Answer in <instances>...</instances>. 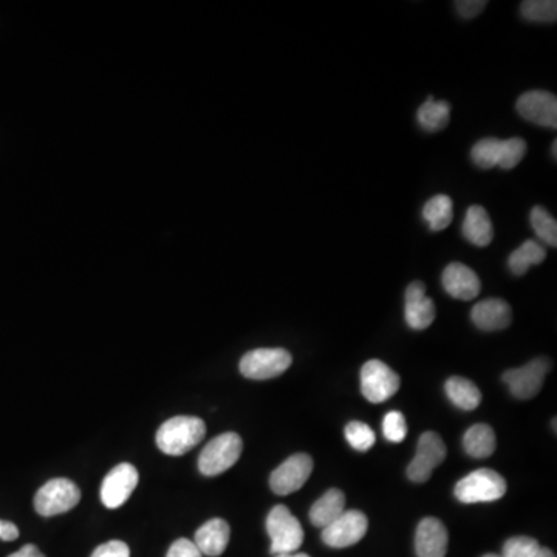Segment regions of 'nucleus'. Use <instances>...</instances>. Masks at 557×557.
I'll return each mask as SVG.
<instances>
[{
    "label": "nucleus",
    "instance_id": "nucleus-1",
    "mask_svg": "<svg viewBox=\"0 0 557 557\" xmlns=\"http://www.w3.org/2000/svg\"><path fill=\"white\" fill-rule=\"evenodd\" d=\"M205 435L206 424L202 418L178 415L161 424L155 440L163 454L178 457L199 445Z\"/></svg>",
    "mask_w": 557,
    "mask_h": 557
},
{
    "label": "nucleus",
    "instance_id": "nucleus-2",
    "mask_svg": "<svg viewBox=\"0 0 557 557\" xmlns=\"http://www.w3.org/2000/svg\"><path fill=\"white\" fill-rule=\"evenodd\" d=\"M454 494L458 502L466 505L496 502L505 496L506 482L493 469H477L455 485Z\"/></svg>",
    "mask_w": 557,
    "mask_h": 557
},
{
    "label": "nucleus",
    "instance_id": "nucleus-3",
    "mask_svg": "<svg viewBox=\"0 0 557 557\" xmlns=\"http://www.w3.org/2000/svg\"><path fill=\"white\" fill-rule=\"evenodd\" d=\"M267 533L271 539L270 553H296L304 544V528L287 506L277 505L267 517Z\"/></svg>",
    "mask_w": 557,
    "mask_h": 557
},
{
    "label": "nucleus",
    "instance_id": "nucleus-4",
    "mask_svg": "<svg viewBox=\"0 0 557 557\" xmlns=\"http://www.w3.org/2000/svg\"><path fill=\"white\" fill-rule=\"evenodd\" d=\"M243 451V441L236 432L212 438L199 457V471L206 477L222 474L233 468Z\"/></svg>",
    "mask_w": 557,
    "mask_h": 557
},
{
    "label": "nucleus",
    "instance_id": "nucleus-5",
    "mask_svg": "<svg viewBox=\"0 0 557 557\" xmlns=\"http://www.w3.org/2000/svg\"><path fill=\"white\" fill-rule=\"evenodd\" d=\"M293 356L285 349H256L240 359V373L248 380L264 381L287 372Z\"/></svg>",
    "mask_w": 557,
    "mask_h": 557
},
{
    "label": "nucleus",
    "instance_id": "nucleus-6",
    "mask_svg": "<svg viewBox=\"0 0 557 557\" xmlns=\"http://www.w3.org/2000/svg\"><path fill=\"white\" fill-rule=\"evenodd\" d=\"M81 500V491L69 479H53L45 483L35 496L39 516L53 517L73 510Z\"/></svg>",
    "mask_w": 557,
    "mask_h": 557
},
{
    "label": "nucleus",
    "instance_id": "nucleus-7",
    "mask_svg": "<svg viewBox=\"0 0 557 557\" xmlns=\"http://www.w3.org/2000/svg\"><path fill=\"white\" fill-rule=\"evenodd\" d=\"M400 376L380 359H370L361 369V392L370 403L380 404L398 392Z\"/></svg>",
    "mask_w": 557,
    "mask_h": 557
},
{
    "label": "nucleus",
    "instance_id": "nucleus-8",
    "mask_svg": "<svg viewBox=\"0 0 557 557\" xmlns=\"http://www.w3.org/2000/svg\"><path fill=\"white\" fill-rule=\"evenodd\" d=\"M446 445L435 432H424L418 440L417 454L407 466V477L411 482L424 483L431 479L432 472L445 462Z\"/></svg>",
    "mask_w": 557,
    "mask_h": 557
},
{
    "label": "nucleus",
    "instance_id": "nucleus-9",
    "mask_svg": "<svg viewBox=\"0 0 557 557\" xmlns=\"http://www.w3.org/2000/svg\"><path fill=\"white\" fill-rule=\"evenodd\" d=\"M551 370V361L548 358H536L527 366L519 369L506 370L502 380L510 387V392L519 400H531L536 397L544 386L545 376Z\"/></svg>",
    "mask_w": 557,
    "mask_h": 557
},
{
    "label": "nucleus",
    "instance_id": "nucleus-10",
    "mask_svg": "<svg viewBox=\"0 0 557 557\" xmlns=\"http://www.w3.org/2000/svg\"><path fill=\"white\" fill-rule=\"evenodd\" d=\"M313 458L308 454H294L271 472V491L277 496L296 493L310 479Z\"/></svg>",
    "mask_w": 557,
    "mask_h": 557
},
{
    "label": "nucleus",
    "instance_id": "nucleus-11",
    "mask_svg": "<svg viewBox=\"0 0 557 557\" xmlns=\"http://www.w3.org/2000/svg\"><path fill=\"white\" fill-rule=\"evenodd\" d=\"M369 530V520L361 511H344L335 522L322 530V540L332 548H347L358 544Z\"/></svg>",
    "mask_w": 557,
    "mask_h": 557
},
{
    "label": "nucleus",
    "instance_id": "nucleus-12",
    "mask_svg": "<svg viewBox=\"0 0 557 557\" xmlns=\"http://www.w3.org/2000/svg\"><path fill=\"white\" fill-rule=\"evenodd\" d=\"M138 485V471L130 463H120L106 475L101 485V500L109 510L123 506Z\"/></svg>",
    "mask_w": 557,
    "mask_h": 557
},
{
    "label": "nucleus",
    "instance_id": "nucleus-13",
    "mask_svg": "<svg viewBox=\"0 0 557 557\" xmlns=\"http://www.w3.org/2000/svg\"><path fill=\"white\" fill-rule=\"evenodd\" d=\"M516 109L520 117L530 123L548 129L557 127V98L553 93L545 90L523 93L517 100Z\"/></svg>",
    "mask_w": 557,
    "mask_h": 557
},
{
    "label": "nucleus",
    "instance_id": "nucleus-14",
    "mask_svg": "<svg viewBox=\"0 0 557 557\" xmlns=\"http://www.w3.org/2000/svg\"><path fill=\"white\" fill-rule=\"evenodd\" d=\"M437 316L434 301L426 296L423 282H412L406 290L404 319L412 330H426Z\"/></svg>",
    "mask_w": 557,
    "mask_h": 557
},
{
    "label": "nucleus",
    "instance_id": "nucleus-15",
    "mask_svg": "<svg viewBox=\"0 0 557 557\" xmlns=\"http://www.w3.org/2000/svg\"><path fill=\"white\" fill-rule=\"evenodd\" d=\"M448 542V530L441 520L426 517L418 523L415 534V551L418 557H445Z\"/></svg>",
    "mask_w": 557,
    "mask_h": 557
},
{
    "label": "nucleus",
    "instance_id": "nucleus-16",
    "mask_svg": "<svg viewBox=\"0 0 557 557\" xmlns=\"http://www.w3.org/2000/svg\"><path fill=\"white\" fill-rule=\"evenodd\" d=\"M441 284L446 293L458 301H472L479 296L480 290H482L479 276L471 268L458 264V262L449 264L445 268L443 276H441Z\"/></svg>",
    "mask_w": 557,
    "mask_h": 557
},
{
    "label": "nucleus",
    "instance_id": "nucleus-17",
    "mask_svg": "<svg viewBox=\"0 0 557 557\" xmlns=\"http://www.w3.org/2000/svg\"><path fill=\"white\" fill-rule=\"evenodd\" d=\"M471 319L483 332L508 329L513 321L510 304L503 299L491 298L480 301L471 311Z\"/></svg>",
    "mask_w": 557,
    "mask_h": 557
},
{
    "label": "nucleus",
    "instance_id": "nucleus-18",
    "mask_svg": "<svg viewBox=\"0 0 557 557\" xmlns=\"http://www.w3.org/2000/svg\"><path fill=\"white\" fill-rule=\"evenodd\" d=\"M231 537V528L223 519H211L203 523L195 533L194 544L203 556L217 557L225 553Z\"/></svg>",
    "mask_w": 557,
    "mask_h": 557
},
{
    "label": "nucleus",
    "instance_id": "nucleus-19",
    "mask_svg": "<svg viewBox=\"0 0 557 557\" xmlns=\"http://www.w3.org/2000/svg\"><path fill=\"white\" fill-rule=\"evenodd\" d=\"M463 236L475 247H488L489 243L493 242V222L483 206H469L463 222Z\"/></svg>",
    "mask_w": 557,
    "mask_h": 557
},
{
    "label": "nucleus",
    "instance_id": "nucleus-20",
    "mask_svg": "<svg viewBox=\"0 0 557 557\" xmlns=\"http://www.w3.org/2000/svg\"><path fill=\"white\" fill-rule=\"evenodd\" d=\"M346 511V496L339 489H329L321 499L311 506L310 522L316 528L329 527L342 513Z\"/></svg>",
    "mask_w": 557,
    "mask_h": 557
},
{
    "label": "nucleus",
    "instance_id": "nucleus-21",
    "mask_svg": "<svg viewBox=\"0 0 557 557\" xmlns=\"http://www.w3.org/2000/svg\"><path fill=\"white\" fill-rule=\"evenodd\" d=\"M445 390L452 404L463 411H474L482 403V392L468 378L452 376L446 381Z\"/></svg>",
    "mask_w": 557,
    "mask_h": 557
},
{
    "label": "nucleus",
    "instance_id": "nucleus-22",
    "mask_svg": "<svg viewBox=\"0 0 557 557\" xmlns=\"http://www.w3.org/2000/svg\"><path fill=\"white\" fill-rule=\"evenodd\" d=\"M497 438L488 424H474L463 437L466 454L474 458H486L496 451Z\"/></svg>",
    "mask_w": 557,
    "mask_h": 557
},
{
    "label": "nucleus",
    "instance_id": "nucleus-23",
    "mask_svg": "<svg viewBox=\"0 0 557 557\" xmlns=\"http://www.w3.org/2000/svg\"><path fill=\"white\" fill-rule=\"evenodd\" d=\"M545 257H547V250L542 243L536 242V240H527L511 253L510 259H508V267H510L514 276H523V274L528 273L533 265L542 264Z\"/></svg>",
    "mask_w": 557,
    "mask_h": 557
},
{
    "label": "nucleus",
    "instance_id": "nucleus-24",
    "mask_svg": "<svg viewBox=\"0 0 557 557\" xmlns=\"http://www.w3.org/2000/svg\"><path fill=\"white\" fill-rule=\"evenodd\" d=\"M451 120V106L446 101H435L429 96L417 112V121L426 132H440Z\"/></svg>",
    "mask_w": 557,
    "mask_h": 557
},
{
    "label": "nucleus",
    "instance_id": "nucleus-25",
    "mask_svg": "<svg viewBox=\"0 0 557 557\" xmlns=\"http://www.w3.org/2000/svg\"><path fill=\"white\" fill-rule=\"evenodd\" d=\"M423 219L435 233L448 228L454 219V203L451 197L438 194L428 200L423 208Z\"/></svg>",
    "mask_w": 557,
    "mask_h": 557
},
{
    "label": "nucleus",
    "instance_id": "nucleus-26",
    "mask_svg": "<svg viewBox=\"0 0 557 557\" xmlns=\"http://www.w3.org/2000/svg\"><path fill=\"white\" fill-rule=\"evenodd\" d=\"M502 155V140L499 138H483L472 147L471 158L480 169H493L499 166Z\"/></svg>",
    "mask_w": 557,
    "mask_h": 557
},
{
    "label": "nucleus",
    "instance_id": "nucleus-27",
    "mask_svg": "<svg viewBox=\"0 0 557 557\" xmlns=\"http://www.w3.org/2000/svg\"><path fill=\"white\" fill-rule=\"evenodd\" d=\"M530 222L539 240L550 247H557V222L547 209L542 206H534L531 209Z\"/></svg>",
    "mask_w": 557,
    "mask_h": 557
},
{
    "label": "nucleus",
    "instance_id": "nucleus-28",
    "mask_svg": "<svg viewBox=\"0 0 557 557\" xmlns=\"http://www.w3.org/2000/svg\"><path fill=\"white\" fill-rule=\"evenodd\" d=\"M523 19L530 22L554 24L557 21V2L554 0H527L520 5Z\"/></svg>",
    "mask_w": 557,
    "mask_h": 557
},
{
    "label": "nucleus",
    "instance_id": "nucleus-29",
    "mask_svg": "<svg viewBox=\"0 0 557 557\" xmlns=\"http://www.w3.org/2000/svg\"><path fill=\"white\" fill-rule=\"evenodd\" d=\"M346 438L349 445L359 452H366L375 445L376 435L370 426L361 421H352L346 426Z\"/></svg>",
    "mask_w": 557,
    "mask_h": 557
},
{
    "label": "nucleus",
    "instance_id": "nucleus-30",
    "mask_svg": "<svg viewBox=\"0 0 557 557\" xmlns=\"http://www.w3.org/2000/svg\"><path fill=\"white\" fill-rule=\"evenodd\" d=\"M525 155H527V143L522 138L502 140V155H500L499 168L510 171V169H514L519 165Z\"/></svg>",
    "mask_w": 557,
    "mask_h": 557
},
{
    "label": "nucleus",
    "instance_id": "nucleus-31",
    "mask_svg": "<svg viewBox=\"0 0 557 557\" xmlns=\"http://www.w3.org/2000/svg\"><path fill=\"white\" fill-rule=\"evenodd\" d=\"M539 548V542L533 537H511L503 545L502 557H533Z\"/></svg>",
    "mask_w": 557,
    "mask_h": 557
},
{
    "label": "nucleus",
    "instance_id": "nucleus-32",
    "mask_svg": "<svg viewBox=\"0 0 557 557\" xmlns=\"http://www.w3.org/2000/svg\"><path fill=\"white\" fill-rule=\"evenodd\" d=\"M384 437L392 443H401L407 435L406 418L401 412L393 411L384 417Z\"/></svg>",
    "mask_w": 557,
    "mask_h": 557
},
{
    "label": "nucleus",
    "instance_id": "nucleus-33",
    "mask_svg": "<svg viewBox=\"0 0 557 557\" xmlns=\"http://www.w3.org/2000/svg\"><path fill=\"white\" fill-rule=\"evenodd\" d=\"M90 557H130V548L121 540H110L96 548Z\"/></svg>",
    "mask_w": 557,
    "mask_h": 557
},
{
    "label": "nucleus",
    "instance_id": "nucleus-34",
    "mask_svg": "<svg viewBox=\"0 0 557 557\" xmlns=\"http://www.w3.org/2000/svg\"><path fill=\"white\" fill-rule=\"evenodd\" d=\"M166 557H203V554L194 544V540L178 539L171 545Z\"/></svg>",
    "mask_w": 557,
    "mask_h": 557
},
{
    "label": "nucleus",
    "instance_id": "nucleus-35",
    "mask_svg": "<svg viewBox=\"0 0 557 557\" xmlns=\"http://www.w3.org/2000/svg\"><path fill=\"white\" fill-rule=\"evenodd\" d=\"M454 5L455 10L463 19H472L485 10L488 2L486 0H457Z\"/></svg>",
    "mask_w": 557,
    "mask_h": 557
},
{
    "label": "nucleus",
    "instance_id": "nucleus-36",
    "mask_svg": "<svg viewBox=\"0 0 557 557\" xmlns=\"http://www.w3.org/2000/svg\"><path fill=\"white\" fill-rule=\"evenodd\" d=\"M19 528L14 525L13 522H8V520H2V525H0V540H5V542H13V540L18 539Z\"/></svg>",
    "mask_w": 557,
    "mask_h": 557
},
{
    "label": "nucleus",
    "instance_id": "nucleus-37",
    "mask_svg": "<svg viewBox=\"0 0 557 557\" xmlns=\"http://www.w3.org/2000/svg\"><path fill=\"white\" fill-rule=\"evenodd\" d=\"M8 557H45L44 554L41 553L36 545H25L22 547L21 550L16 551V553L10 554Z\"/></svg>",
    "mask_w": 557,
    "mask_h": 557
},
{
    "label": "nucleus",
    "instance_id": "nucleus-38",
    "mask_svg": "<svg viewBox=\"0 0 557 557\" xmlns=\"http://www.w3.org/2000/svg\"><path fill=\"white\" fill-rule=\"evenodd\" d=\"M533 557H556V554H554L553 551L548 550V548L540 547Z\"/></svg>",
    "mask_w": 557,
    "mask_h": 557
},
{
    "label": "nucleus",
    "instance_id": "nucleus-39",
    "mask_svg": "<svg viewBox=\"0 0 557 557\" xmlns=\"http://www.w3.org/2000/svg\"><path fill=\"white\" fill-rule=\"evenodd\" d=\"M274 557H310L308 554L305 553H290V554H277Z\"/></svg>",
    "mask_w": 557,
    "mask_h": 557
},
{
    "label": "nucleus",
    "instance_id": "nucleus-40",
    "mask_svg": "<svg viewBox=\"0 0 557 557\" xmlns=\"http://www.w3.org/2000/svg\"><path fill=\"white\" fill-rule=\"evenodd\" d=\"M553 158H554V160H556V158H557V141L556 140L553 141Z\"/></svg>",
    "mask_w": 557,
    "mask_h": 557
},
{
    "label": "nucleus",
    "instance_id": "nucleus-41",
    "mask_svg": "<svg viewBox=\"0 0 557 557\" xmlns=\"http://www.w3.org/2000/svg\"><path fill=\"white\" fill-rule=\"evenodd\" d=\"M483 557H502V556H497V554H485V556Z\"/></svg>",
    "mask_w": 557,
    "mask_h": 557
},
{
    "label": "nucleus",
    "instance_id": "nucleus-42",
    "mask_svg": "<svg viewBox=\"0 0 557 557\" xmlns=\"http://www.w3.org/2000/svg\"><path fill=\"white\" fill-rule=\"evenodd\" d=\"M0 525H2V520H0Z\"/></svg>",
    "mask_w": 557,
    "mask_h": 557
}]
</instances>
